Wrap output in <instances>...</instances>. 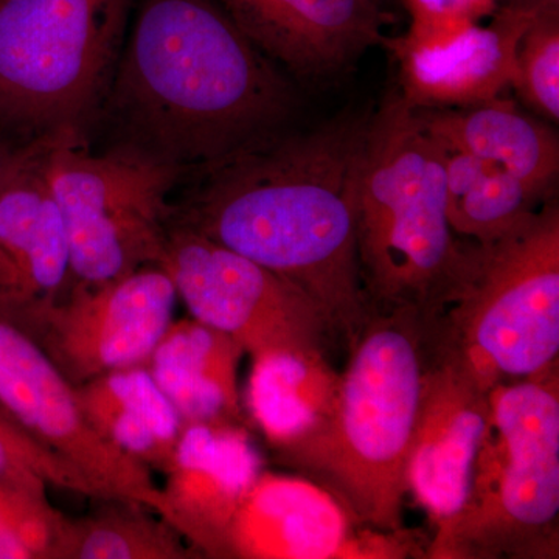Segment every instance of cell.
<instances>
[{
	"instance_id": "6da1fadb",
	"label": "cell",
	"mask_w": 559,
	"mask_h": 559,
	"mask_svg": "<svg viewBox=\"0 0 559 559\" xmlns=\"http://www.w3.org/2000/svg\"><path fill=\"white\" fill-rule=\"evenodd\" d=\"M369 116H337L237 154L201 173L180 218L173 216L297 286L347 348L373 312L355 229Z\"/></svg>"
},
{
	"instance_id": "7a4b0ae2",
	"label": "cell",
	"mask_w": 559,
	"mask_h": 559,
	"mask_svg": "<svg viewBox=\"0 0 559 559\" xmlns=\"http://www.w3.org/2000/svg\"><path fill=\"white\" fill-rule=\"evenodd\" d=\"M106 103L120 146L204 173L282 134L296 95L219 0H142Z\"/></svg>"
},
{
	"instance_id": "3957f363",
	"label": "cell",
	"mask_w": 559,
	"mask_h": 559,
	"mask_svg": "<svg viewBox=\"0 0 559 559\" xmlns=\"http://www.w3.org/2000/svg\"><path fill=\"white\" fill-rule=\"evenodd\" d=\"M429 344V314L412 308L371 312L348 347L329 421L274 454L329 489L364 527L403 528Z\"/></svg>"
},
{
	"instance_id": "277c9868",
	"label": "cell",
	"mask_w": 559,
	"mask_h": 559,
	"mask_svg": "<svg viewBox=\"0 0 559 559\" xmlns=\"http://www.w3.org/2000/svg\"><path fill=\"white\" fill-rule=\"evenodd\" d=\"M355 229L373 310L437 314L473 271L477 245L459 238L448 221L443 150L399 90L367 121Z\"/></svg>"
},
{
	"instance_id": "5b68a950",
	"label": "cell",
	"mask_w": 559,
	"mask_h": 559,
	"mask_svg": "<svg viewBox=\"0 0 559 559\" xmlns=\"http://www.w3.org/2000/svg\"><path fill=\"white\" fill-rule=\"evenodd\" d=\"M468 495L429 539L430 559L558 558V364L489 392Z\"/></svg>"
},
{
	"instance_id": "8992f818",
	"label": "cell",
	"mask_w": 559,
	"mask_h": 559,
	"mask_svg": "<svg viewBox=\"0 0 559 559\" xmlns=\"http://www.w3.org/2000/svg\"><path fill=\"white\" fill-rule=\"evenodd\" d=\"M132 0H0V135H83L106 102Z\"/></svg>"
},
{
	"instance_id": "52a82bcc",
	"label": "cell",
	"mask_w": 559,
	"mask_h": 559,
	"mask_svg": "<svg viewBox=\"0 0 559 559\" xmlns=\"http://www.w3.org/2000/svg\"><path fill=\"white\" fill-rule=\"evenodd\" d=\"M430 319L441 347L491 389L557 366L558 202L550 198L495 241L477 245L469 277Z\"/></svg>"
},
{
	"instance_id": "ba28073f",
	"label": "cell",
	"mask_w": 559,
	"mask_h": 559,
	"mask_svg": "<svg viewBox=\"0 0 559 559\" xmlns=\"http://www.w3.org/2000/svg\"><path fill=\"white\" fill-rule=\"evenodd\" d=\"M84 140H51L43 171L68 235L72 282L100 285L159 263L182 171L124 146L97 156Z\"/></svg>"
},
{
	"instance_id": "9c48e42d",
	"label": "cell",
	"mask_w": 559,
	"mask_h": 559,
	"mask_svg": "<svg viewBox=\"0 0 559 559\" xmlns=\"http://www.w3.org/2000/svg\"><path fill=\"white\" fill-rule=\"evenodd\" d=\"M157 266L167 272L191 318L223 331L246 355L322 349L334 341L297 286L173 219Z\"/></svg>"
},
{
	"instance_id": "30bf717a",
	"label": "cell",
	"mask_w": 559,
	"mask_h": 559,
	"mask_svg": "<svg viewBox=\"0 0 559 559\" xmlns=\"http://www.w3.org/2000/svg\"><path fill=\"white\" fill-rule=\"evenodd\" d=\"M178 299L170 275L151 264L100 285L72 282L53 304L11 320L76 388L143 366L175 320Z\"/></svg>"
},
{
	"instance_id": "8fae6325",
	"label": "cell",
	"mask_w": 559,
	"mask_h": 559,
	"mask_svg": "<svg viewBox=\"0 0 559 559\" xmlns=\"http://www.w3.org/2000/svg\"><path fill=\"white\" fill-rule=\"evenodd\" d=\"M0 406L106 498L132 500L159 514L162 488L153 471L121 452L84 417L75 385L27 331L0 311Z\"/></svg>"
},
{
	"instance_id": "7c38bea8",
	"label": "cell",
	"mask_w": 559,
	"mask_h": 559,
	"mask_svg": "<svg viewBox=\"0 0 559 559\" xmlns=\"http://www.w3.org/2000/svg\"><path fill=\"white\" fill-rule=\"evenodd\" d=\"M491 388L433 334L407 463V491L428 513L433 535L447 527L468 495L471 471L489 423Z\"/></svg>"
},
{
	"instance_id": "4fadbf2b",
	"label": "cell",
	"mask_w": 559,
	"mask_h": 559,
	"mask_svg": "<svg viewBox=\"0 0 559 559\" xmlns=\"http://www.w3.org/2000/svg\"><path fill=\"white\" fill-rule=\"evenodd\" d=\"M272 62L301 80L340 75L384 43L381 0H219Z\"/></svg>"
},
{
	"instance_id": "5bb4252c",
	"label": "cell",
	"mask_w": 559,
	"mask_h": 559,
	"mask_svg": "<svg viewBox=\"0 0 559 559\" xmlns=\"http://www.w3.org/2000/svg\"><path fill=\"white\" fill-rule=\"evenodd\" d=\"M263 469V459L245 425H186L164 473L160 518L201 558L219 559L231 514Z\"/></svg>"
},
{
	"instance_id": "9a60e30c",
	"label": "cell",
	"mask_w": 559,
	"mask_h": 559,
	"mask_svg": "<svg viewBox=\"0 0 559 559\" xmlns=\"http://www.w3.org/2000/svg\"><path fill=\"white\" fill-rule=\"evenodd\" d=\"M358 527L329 489L263 469L231 514L219 559H345Z\"/></svg>"
},
{
	"instance_id": "2e32d148",
	"label": "cell",
	"mask_w": 559,
	"mask_h": 559,
	"mask_svg": "<svg viewBox=\"0 0 559 559\" xmlns=\"http://www.w3.org/2000/svg\"><path fill=\"white\" fill-rule=\"evenodd\" d=\"M539 14V13H538ZM536 13L499 5L487 21L426 46L388 40L400 66L401 97L412 108H463L511 87L518 46Z\"/></svg>"
},
{
	"instance_id": "e0dca14e",
	"label": "cell",
	"mask_w": 559,
	"mask_h": 559,
	"mask_svg": "<svg viewBox=\"0 0 559 559\" xmlns=\"http://www.w3.org/2000/svg\"><path fill=\"white\" fill-rule=\"evenodd\" d=\"M44 154L0 191V311L10 319L53 304L72 283L68 235L44 176Z\"/></svg>"
},
{
	"instance_id": "ac0fdd59",
	"label": "cell",
	"mask_w": 559,
	"mask_h": 559,
	"mask_svg": "<svg viewBox=\"0 0 559 559\" xmlns=\"http://www.w3.org/2000/svg\"><path fill=\"white\" fill-rule=\"evenodd\" d=\"M423 130L444 150L469 154L516 176L540 200L559 173L558 134L509 98L463 108H414Z\"/></svg>"
},
{
	"instance_id": "d6986e66",
	"label": "cell",
	"mask_w": 559,
	"mask_h": 559,
	"mask_svg": "<svg viewBox=\"0 0 559 559\" xmlns=\"http://www.w3.org/2000/svg\"><path fill=\"white\" fill-rule=\"evenodd\" d=\"M245 349L200 320H173L143 366L182 425H245L238 367Z\"/></svg>"
},
{
	"instance_id": "ffe728a7",
	"label": "cell",
	"mask_w": 559,
	"mask_h": 559,
	"mask_svg": "<svg viewBox=\"0 0 559 559\" xmlns=\"http://www.w3.org/2000/svg\"><path fill=\"white\" fill-rule=\"evenodd\" d=\"M341 373L322 349H275L252 358L242 407L274 454L325 425Z\"/></svg>"
},
{
	"instance_id": "44dd1931",
	"label": "cell",
	"mask_w": 559,
	"mask_h": 559,
	"mask_svg": "<svg viewBox=\"0 0 559 559\" xmlns=\"http://www.w3.org/2000/svg\"><path fill=\"white\" fill-rule=\"evenodd\" d=\"M75 390L100 436L153 473L168 469L183 425L145 366L109 371Z\"/></svg>"
},
{
	"instance_id": "7402d4cb",
	"label": "cell",
	"mask_w": 559,
	"mask_h": 559,
	"mask_svg": "<svg viewBox=\"0 0 559 559\" xmlns=\"http://www.w3.org/2000/svg\"><path fill=\"white\" fill-rule=\"evenodd\" d=\"M441 150L448 221L462 240L477 245L495 241L546 202L498 165Z\"/></svg>"
},
{
	"instance_id": "603a6c76",
	"label": "cell",
	"mask_w": 559,
	"mask_h": 559,
	"mask_svg": "<svg viewBox=\"0 0 559 559\" xmlns=\"http://www.w3.org/2000/svg\"><path fill=\"white\" fill-rule=\"evenodd\" d=\"M79 520L68 518L60 559H194L200 554L153 510L119 498L98 499Z\"/></svg>"
},
{
	"instance_id": "cb8c5ba5",
	"label": "cell",
	"mask_w": 559,
	"mask_h": 559,
	"mask_svg": "<svg viewBox=\"0 0 559 559\" xmlns=\"http://www.w3.org/2000/svg\"><path fill=\"white\" fill-rule=\"evenodd\" d=\"M66 520L47 491L0 477V559H60Z\"/></svg>"
},
{
	"instance_id": "d4e9b609",
	"label": "cell",
	"mask_w": 559,
	"mask_h": 559,
	"mask_svg": "<svg viewBox=\"0 0 559 559\" xmlns=\"http://www.w3.org/2000/svg\"><path fill=\"white\" fill-rule=\"evenodd\" d=\"M0 477L47 491L64 489L91 499H106L102 489L72 463L31 436L0 406Z\"/></svg>"
},
{
	"instance_id": "484cf974",
	"label": "cell",
	"mask_w": 559,
	"mask_h": 559,
	"mask_svg": "<svg viewBox=\"0 0 559 559\" xmlns=\"http://www.w3.org/2000/svg\"><path fill=\"white\" fill-rule=\"evenodd\" d=\"M511 87L550 123L559 120V13H539L518 46Z\"/></svg>"
},
{
	"instance_id": "4316f807",
	"label": "cell",
	"mask_w": 559,
	"mask_h": 559,
	"mask_svg": "<svg viewBox=\"0 0 559 559\" xmlns=\"http://www.w3.org/2000/svg\"><path fill=\"white\" fill-rule=\"evenodd\" d=\"M411 17L409 31L396 38L403 44L426 46L452 38L487 21L499 0H400Z\"/></svg>"
},
{
	"instance_id": "83f0119b",
	"label": "cell",
	"mask_w": 559,
	"mask_h": 559,
	"mask_svg": "<svg viewBox=\"0 0 559 559\" xmlns=\"http://www.w3.org/2000/svg\"><path fill=\"white\" fill-rule=\"evenodd\" d=\"M51 139L17 143L0 135V191L43 156Z\"/></svg>"
},
{
	"instance_id": "f1b7e54d",
	"label": "cell",
	"mask_w": 559,
	"mask_h": 559,
	"mask_svg": "<svg viewBox=\"0 0 559 559\" xmlns=\"http://www.w3.org/2000/svg\"><path fill=\"white\" fill-rule=\"evenodd\" d=\"M500 5L516 7L532 13H559V0H499Z\"/></svg>"
}]
</instances>
